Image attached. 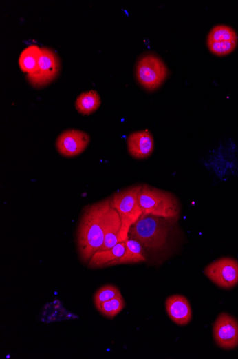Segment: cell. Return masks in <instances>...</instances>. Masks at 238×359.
<instances>
[{"label": "cell", "instance_id": "obj_3", "mask_svg": "<svg viewBox=\"0 0 238 359\" xmlns=\"http://www.w3.org/2000/svg\"><path fill=\"white\" fill-rule=\"evenodd\" d=\"M143 215H152L166 219L177 220L182 206L180 201L172 193L142 184L138 196Z\"/></svg>", "mask_w": 238, "mask_h": 359}, {"label": "cell", "instance_id": "obj_4", "mask_svg": "<svg viewBox=\"0 0 238 359\" xmlns=\"http://www.w3.org/2000/svg\"><path fill=\"white\" fill-rule=\"evenodd\" d=\"M142 187V184L133 185L116 193L112 197L113 206L122 220L119 242L128 240L131 226L143 216L138 201Z\"/></svg>", "mask_w": 238, "mask_h": 359}, {"label": "cell", "instance_id": "obj_9", "mask_svg": "<svg viewBox=\"0 0 238 359\" xmlns=\"http://www.w3.org/2000/svg\"><path fill=\"white\" fill-rule=\"evenodd\" d=\"M213 338L216 345L226 350L238 346L237 320L226 313L217 316L213 325Z\"/></svg>", "mask_w": 238, "mask_h": 359}, {"label": "cell", "instance_id": "obj_8", "mask_svg": "<svg viewBox=\"0 0 238 359\" xmlns=\"http://www.w3.org/2000/svg\"><path fill=\"white\" fill-rule=\"evenodd\" d=\"M238 36L230 26H214L207 37V46L211 53L223 57L232 52L237 46Z\"/></svg>", "mask_w": 238, "mask_h": 359}, {"label": "cell", "instance_id": "obj_17", "mask_svg": "<svg viewBox=\"0 0 238 359\" xmlns=\"http://www.w3.org/2000/svg\"><path fill=\"white\" fill-rule=\"evenodd\" d=\"M147 261L144 248L138 240L129 237L126 241L125 255L118 262V264H135Z\"/></svg>", "mask_w": 238, "mask_h": 359}, {"label": "cell", "instance_id": "obj_2", "mask_svg": "<svg viewBox=\"0 0 238 359\" xmlns=\"http://www.w3.org/2000/svg\"><path fill=\"white\" fill-rule=\"evenodd\" d=\"M176 220L143 215L131 228L129 237L140 242L144 249H164L170 238L172 225Z\"/></svg>", "mask_w": 238, "mask_h": 359}, {"label": "cell", "instance_id": "obj_10", "mask_svg": "<svg viewBox=\"0 0 238 359\" xmlns=\"http://www.w3.org/2000/svg\"><path fill=\"white\" fill-rule=\"evenodd\" d=\"M90 137L86 132L68 129L57 137L56 148L63 157L72 158L85 152L90 143Z\"/></svg>", "mask_w": 238, "mask_h": 359}, {"label": "cell", "instance_id": "obj_15", "mask_svg": "<svg viewBox=\"0 0 238 359\" xmlns=\"http://www.w3.org/2000/svg\"><path fill=\"white\" fill-rule=\"evenodd\" d=\"M101 104L102 99L99 94L95 90H89L77 97L75 107L79 113L87 116L96 111Z\"/></svg>", "mask_w": 238, "mask_h": 359}, {"label": "cell", "instance_id": "obj_19", "mask_svg": "<svg viewBox=\"0 0 238 359\" xmlns=\"http://www.w3.org/2000/svg\"><path fill=\"white\" fill-rule=\"evenodd\" d=\"M122 294L120 290L113 285H107L99 289L94 296V302L96 308L100 306L105 302L108 301L118 295Z\"/></svg>", "mask_w": 238, "mask_h": 359}, {"label": "cell", "instance_id": "obj_12", "mask_svg": "<svg viewBox=\"0 0 238 359\" xmlns=\"http://www.w3.org/2000/svg\"><path fill=\"white\" fill-rule=\"evenodd\" d=\"M127 148L134 159H147L153 152V137L148 130L133 132L127 138Z\"/></svg>", "mask_w": 238, "mask_h": 359}, {"label": "cell", "instance_id": "obj_13", "mask_svg": "<svg viewBox=\"0 0 238 359\" xmlns=\"http://www.w3.org/2000/svg\"><path fill=\"white\" fill-rule=\"evenodd\" d=\"M125 251L126 242H121L111 249L97 251L89 260L88 266L90 269H96L117 266L119 260L125 255Z\"/></svg>", "mask_w": 238, "mask_h": 359}, {"label": "cell", "instance_id": "obj_6", "mask_svg": "<svg viewBox=\"0 0 238 359\" xmlns=\"http://www.w3.org/2000/svg\"><path fill=\"white\" fill-rule=\"evenodd\" d=\"M204 273L218 287L230 289L238 284V261L234 258L217 259L209 264Z\"/></svg>", "mask_w": 238, "mask_h": 359}, {"label": "cell", "instance_id": "obj_14", "mask_svg": "<svg viewBox=\"0 0 238 359\" xmlns=\"http://www.w3.org/2000/svg\"><path fill=\"white\" fill-rule=\"evenodd\" d=\"M122 229V220L113 203L107 214L105 226V241L101 251H107L116 246L119 242V234Z\"/></svg>", "mask_w": 238, "mask_h": 359}, {"label": "cell", "instance_id": "obj_1", "mask_svg": "<svg viewBox=\"0 0 238 359\" xmlns=\"http://www.w3.org/2000/svg\"><path fill=\"white\" fill-rule=\"evenodd\" d=\"M111 204L112 197H109L84 208L76 231V246L85 264L102 247L107 214Z\"/></svg>", "mask_w": 238, "mask_h": 359}, {"label": "cell", "instance_id": "obj_18", "mask_svg": "<svg viewBox=\"0 0 238 359\" xmlns=\"http://www.w3.org/2000/svg\"><path fill=\"white\" fill-rule=\"evenodd\" d=\"M125 298L120 294L105 302V303L98 306L96 309L105 317L112 319L118 313H120L125 308Z\"/></svg>", "mask_w": 238, "mask_h": 359}, {"label": "cell", "instance_id": "obj_5", "mask_svg": "<svg viewBox=\"0 0 238 359\" xmlns=\"http://www.w3.org/2000/svg\"><path fill=\"white\" fill-rule=\"evenodd\" d=\"M169 70L160 56L149 52L142 55L136 65V79L143 88L153 91L166 80Z\"/></svg>", "mask_w": 238, "mask_h": 359}, {"label": "cell", "instance_id": "obj_7", "mask_svg": "<svg viewBox=\"0 0 238 359\" xmlns=\"http://www.w3.org/2000/svg\"><path fill=\"white\" fill-rule=\"evenodd\" d=\"M42 48V55L39 62L38 70L28 74V80L36 88H42L52 83L56 79L61 71V61L58 55L51 49Z\"/></svg>", "mask_w": 238, "mask_h": 359}, {"label": "cell", "instance_id": "obj_16", "mask_svg": "<svg viewBox=\"0 0 238 359\" xmlns=\"http://www.w3.org/2000/svg\"><path fill=\"white\" fill-rule=\"evenodd\" d=\"M42 55V48L32 45L26 48L21 54L19 65L21 69L28 74L36 72Z\"/></svg>", "mask_w": 238, "mask_h": 359}, {"label": "cell", "instance_id": "obj_11", "mask_svg": "<svg viewBox=\"0 0 238 359\" xmlns=\"http://www.w3.org/2000/svg\"><path fill=\"white\" fill-rule=\"evenodd\" d=\"M166 309L169 317L178 326L190 324L193 313L188 300L182 295H173L166 300Z\"/></svg>", "mask_w": 238, "mask_h": 359}]
</instances>
